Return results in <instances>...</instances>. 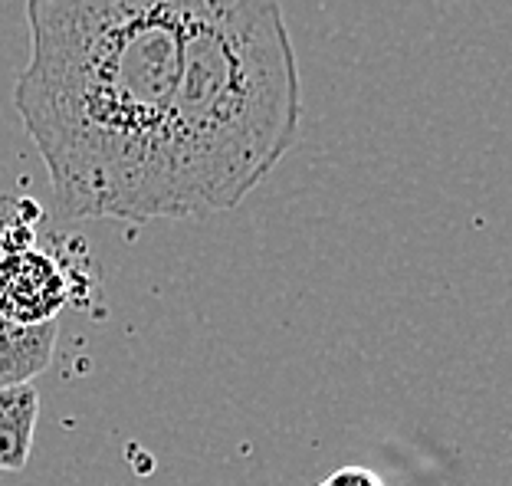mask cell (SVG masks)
Returning a JSON list of instances; mask_svg holds the SVG:
<instances>
[{
  "label": "cell",
  "instance_id": "2",
  "mask_svg": "<svg viewBox=\"0 0 512 486\" xmlns=\"http://www.w3.org/2000/svg\"><path fill=\"white\" fill-rule=\"evenodd\" d=\"M299 129V56L279 0H188L155 221L234 211L279 168Z\"/></svg>",
  "mask_w": 512,
  "mask_h": 486
},
{
  "label": "cell",
  "instance_id": "6",
  "mask_svg": "<svg viewBox=\"0 0 512 486\" xmlns=\"http://www.w3.org/2000/svg\"><path fill=\"white\" fill-rule=\"evenodd\" d=\"M319 486H384V480L368 467H342L329 473Z\"/></svg>",
  "mask_w": 512,
  "mask_h": 486
},
{
  "label": "cell",
  "instance_id": "5",
  "mask_svg": "<svg viewBox=\"0 0 512 486\" xmlns=\"http://www.w3.org/2000/svg\"><path fill=\"white\" fill-rule=\"evenodd\" d=\"M40 391L33 385L0 391V473H20L33 454Z\"/></svg>",
  "mask_w": 512,
  "mask_h": 486
},
{
  "label": "cell",
  "instance_id": "4",
  "mask_svg": "<svg viewBox=\"0 0 512 486\" xmlns=\"http://www.w3.org/2000/svg\"><path fill=\"white\" fill-rule=\"evenodd\" d=\"M60 326L40 322V326H14L0 319V391L33 385L53 362Z\"/></svg>",
  "mask_w": 512,
  "mask_h": 486
},
{
  "label": "cell",
  "instance_id": "1",
  "mask_svg": "<svg viewBox=\"0 0 512 486\" xmlns=\"http://www.w3.org/2000/svg\"><path fill=\"white\" fill-rule=\"evenodd\" d=\"M188 0H27L14 109L73 221H155Z\"/></svg>",
  "mask_w": 512,
  "mask_h": 486
},
{
  "label": "cell",
  "instance_id": "3",
  "mask_svg": "<svg viewBox=\"0 0 512 486\" xmlns=\"http://www.w3.org/2000/svg\"><path fill=\"white\" fill-rule=\"evenodd\" d=\"M66 303V273L50 253L27 247L0 260V319L14 326H40L53 322Z\"/></svg>",
  "mask_w": 512,
  "mask_h": 486
}]
</instances>
